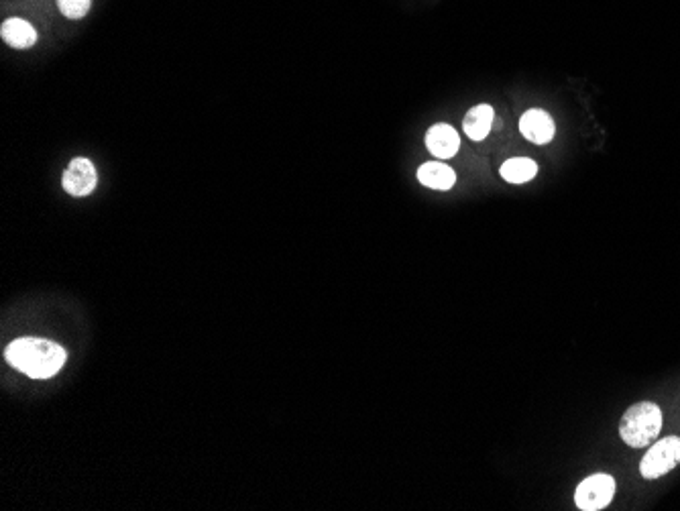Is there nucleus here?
Masks as SVG:
<instances>
[{"label":"nucleus","instance_id":"obj_1","mask_svg":"<svg viewBox=\"0 0 680 511\" xmlns=\"http://www.w3.org/2000/svg\"><path fill=\"white\" fill-rule=\"evenodd\" d=\"M7 363L31 379H49L66 365L64 347L43 338H17L5 351Z\"/></svg>","mask_w":680,"mask_h":511},{"label":"nucleus","instance_id":"obj_2","mask_svg":"<svg viewBox=\"0 0 680 511\" xmlns=\"http://www.w3.org/2000/svg\"><path fill=\"white\" fill-rule=\"evenodd\" d=\"M662 430V410L652 402H640L623 414L619 436L632 448H644L658 438Z\"/></svg>","mask_w":680,"mask_h":511},{"label":"nucleus","instance_id":"obj_3","mask_svg":"<svg viewBox=\"0 0 680 511\" xmlns=\"http://www.w3.org/2000/svg\"><path fill=\"white\" fill-rule=\"evenodd\" d=\"M678 463H680V438L666 436L648 448L646 457L640 463V473L646 481H652L670 473Z\"/></svg>","mask_w":680,"mask_h":511},{"label":"nucleus","instance_id":"obj_4","mask_svg":"<svg viewBox=\"0 0 680 511\" xmlns=\"http://www.w3.org/2000/svg\"><path fill=\"white\" fill-rule=\"evenodd\" d=\"M615 497V479L605 473L587 477L575 491V503L581 511L605 509Z\"/></svg>","mask_w":680,"mask_h":511},{"label":"nucleus","instance_id":"obj_5","mask_svg":"<svg viewBox=\"0 0 680 511\" xmlns=\"http://www.w3.org/2000/svg\"><path fill=\"white\" fill-rule=\"evenodd\" d=\"M96 184H98V174H96L94 163L84 157L72 159V163L68 165L66 174H64V190L74 198H84L96 190Z\"/></svg>","mask_w":680,"mask_h":511},{"label":"nucleus","instance_id":"obj_6","mask_svg":"<svg viewBox=\"0 0 680 511\" xmlns=\"http://www.w3.org/2000/svg\"><path fill=\"white\" fill-rule=\"evenodd\" d=\"M520 131H522V135L530 143L546 145V143H550L554 139L556 127H554V121H552V117L548 115V112H544L540 108H532L522 117Z\"/></svg>","mask_w":680,"mask_h":511},{"label":"nucleus","instance_id":"obj_7","mask_svg":"<svg viewBox=\"0 0 680 511\" xmlns=\"http://www.w3.org/2000/svg\"><path fill=\"white\" fill-rule=\"evenodd\" d=\"M426 147L434 157L450 159L459 153L461 137L450 125L440 123L430 127V131L426 133Z\"/></svg>","mask_w":680,"mask_h":511},{"label":"nucleus","instance_id":"obj_8","mask_svg":"<svg viewBox=\"0 0 680 511\" xmlns=\"http://www.w3.org/2000/svg\"><path fill=\"white\" fill-rule=\"evenodd\" d=\"M418 180L422 186L432 188V190H450L457 184V174L450 165H444L440 161H428L420 165L418 169Z\"/></svg>","mask_w":680,"mask_h":511},{"label":"nucleus","instance_id":"obj_9","mask_svg":"<svg viewBox=\"0 0 680 511\" xmlns=\"http://www.w3.org/2000/svg\"><path fill=\"white\" fill-rule=\"evenodd\" d=\"M0 37H3V41L15 49H29L37 41V31L29 21L13 17V19H7L3 27H0Z\"/></svg>","mask_w":680,"mask_h":511},{"label":"nucleus","instance_id":"obj_10","mask_svg":"<svg viewBox=\"0 0 680 511\" xmlns=\"http://www.w3.org/2000/svg\"><path fill=\"white\" fill-rule=\"evenodd\" d=\"M493 127V106L477 104L473 106L463 121V129L469 139L483 141Z\"/></svg>","mask_w":680,"mask_h":511},{"label":"nucleus","instance_id":"obj_11","mask_svg":"<svg viewBox=\"0 0 680 511\" xmlns=\"http://www.w3.org/2000/svg\"><path fill=\"white\" fill-rule=\"evenodd\" d=\"M536 174H538V165H536V161H532L528 157L507 159L501 165V178L509 184H526L532 178H536Z\"/></svg>","mask_w":680,"mask_h":511},{"label":"nucleus","instance_id":"obj_12","mask_svg":"<svg viewBox=\"0 0 680 511\" xmlns=\"http://www.w3.org/2000/svg\"><path fill=\"white\" fill-rule=\"evenodd\" d=\"M92 7V0H58V9L68 19H84Z\"/></svg>","mask_w":680,"mask_h":511}]
</instances>
